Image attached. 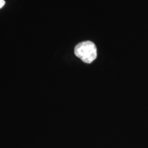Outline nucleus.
<instances>
[{
	"label": "nucleus",
	"mask_w": 148,
	"mask_h": 148,
	"mask_svg": "<svg viewBox=\"0 0 148 148\" xmlns=\"http://www.w3.org/2000/svg\"><path fill=\"white\" fill-rule=\"evenodd\" d=\"M74 53L85 63H91L97 58V47L91 41L79 42L75 47Z\"/></svg>",
	"instance_id": "f257e3e1"
},
{
	"label": "nucleus",
	"mask_w": 148,
	"mask_h": 148,
	"mask_svg": "<svg viewBox=\"0 0 148 148\" xmlns=\"http://www.w3.org/2000/svg\"><path fill=\"white\" fill-rule=\"evenodd\" d=\"M4 4H5L4 0H0V8H2L3 5H4Z\"/></svg>",
	"instance_id": "f03ea898"
}]
</instances>
